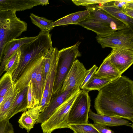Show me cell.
Masks as SVG:
<instances>
[{
  "label": "cell",
  "instance_id": "6da1fadb",
  "mask_svg": "<svg viewBox=\"0 0 133 133\" xmlns=\"http://www.w3.org/2000/svg\"><path fill=\"white\" fill-rule=\"evenodd\" d=\"M97 114L133 122V81L121 76L98 91L94 101Z\"/></svg>",
  "mask_w": 133,
  "mask_h": 133
},
{
  "label": "cell",
  "instance_id": "7a4b0ae2",
  "mask_svg": "<svg viewBox=\"0 0 133 133\" xmlns=\"http://www.w3.org/2000/svg\"><path fill=\"white\" fill-rule=\"evenodd\" d=\"M86 8L89 11V15L77 25L95 32L97 35H107L128 27L107 13L97 5H90Z\"/></svg>",
  "mask_w": 133,
  "mask_h": 133
},
{
  "label": "cell",
  "instance_id": "3957f363",
  "mask_svg": "<svg viewBox=\"0 0 133 133\" xmlns=\"http://www.w3.org/2000/svg\"><path fill=\"white\" fill-rule=\"evenodd\" d=\"M52 47L49 32L40 31L34 40L25 44L19 49L20 53L19 63L12 76L15 82L18 78L26 66L40 54Z\"/></svg>",
  "mask_w": 133,
  "mask_h": 133
},
{
  "label": "cell",
  "instance_id": "277c9868",
  "mask_svg": "<svg viewBox=\"0 0 133 133\" xmlns=\"http://www.w3.org/2000/svg\"><path fill=\"white\" fill-rule=\"evenodd\" d=\"M16 12L0 10V63L2 62L5 45L17 39L27 30V24L16 15Z\"/></svg>",
  "mask_w": 133,
  "mask_h": 133
},
{
  "label": "cell",
  "instance_id": "5b68a950",
  "mask_svg": "<svg viewBox=\"0 0 133 133\" xmlns=\"http://www.w3.org/2000/svg\"><path fill=\"white\" fill-rule=\"evenodd\" d=\"M80 91L73 93L67 98L55 110L49 118L41 124L43 133H51L57 129L69 128L68 123L69 113Z\"/></svg>",
  "mask_w": 133,
  "mask_h": 133
},
{
  "label": "cell",
  "instance_id": "8992f818",
  "mask_svg": "<svg viewBox=\"0 0 133 133\" xmlns=\"http://www.w3.org/2000/svg\"><path fill=\"white\" fill-rule=\"evenodd\" d=\"M80 42L59 50V60L57 73L54 86L53 94L58 93L61 89L64 80L76 58L81 56L79 50Z\"/></svg>",
  "mask_w": 133,
  "mask_h": 133
},
{
  "label": "cell",
  "instance_id": "52a82bcc",
  "mask_svg": "<svg viewBox=\"0 0 133 133\" xmlns=\"http://www.w3.org/2000/svg\"><path fill=\"white\" fill-rule=\"evenodd\" d=\"M96 41L102 48L133 50V31L128 27L105 35H97Z\"/></svg>",
  "mask_w": 133,
  "mask_h": 133
},
{
  "label": "cell",
  "instance_id": "ba28073f",
  "mask_svg": "<svg viewBox=\"0 0 133 133\" xmlns=\"http://www.w3.org/2000/svg\"><path fill=\"white\" fill-rule=\"evenodd\" d=\"M88 91L81 89L72 105L68 116V124L88 123L91 100Z\"/></svg>",
  "mask_w": 133,
  "mask_h": 133
},
{
  "label": "cell",
  "instance_id": "9c48e42d",
  "mask_svg": "<svg viewBox=\"0 0 133 133\" xmlns=\"http://www.w3.org/2000/svg\"><path fill=\"white\" fill-rule=\"evenodd\" d=\"M87 73L88 70L83 64L76 59L65 77L60 91L80 90V87Z\"/></svg>",
  "mask_w": 133,
  "mask_h": 133
},
{
  "label": "cell",
  "instance_id": "30bf717a",
  "mask_svg": "<svg viewBox=\"0 0 133 133\" xmlns=\"http://www.w3.org/2000/svg\"><path fill=\"white\" fill-rule=\"evenodd\" d=\"M46 51L40 53L31 62L18 78L14 82L15 87L19 92L28 87L31 80L33 84L34 83L40 66L44 61V54Z\"/></svg>",
  "mask_w": 133,
  "mask_h": 133
},
{
  "label": "cell",
  "instance_id": "8fae6325",
  "mask_svg": "<svg viewBox=\"0 0 133 133\" xmlns=\"http://www.w3.org/2000/svg\"><path fill=\"white\" fill-rule=\"evenodd\" d=\"M113 65L122 74L133 63V50L114 48L108 56Z\"/></svg>",
  "mask_w": 133,
  "mask_h": 133
},
{
  "label": "cell",
  "instance_id": "7c38bea8",
  "mask_svg": "<svg viewBox=\"0 0 133 133\" xmlns=\"http://www.w3.org/2000/svg\"><path fill=\"white\" fill-rule=\"evenodd\" d=\"M59 50L54 48L48 72L45 81L43 96L45 97L49 104L53 94L54 86L56 77L59 60Z\"/></svg>",
  "mask_w": 133,
  "mask_h": 133
},
{
  "label": "cell",
  "instance_id": "4fadbf2b",
  "mask_svg": "<svg viewBox=\"0 0 133 133\" xmlns=\"http://www.w3.org/2000/svg\"><path fill=\"white\" fill-rule=\"evenodd\" d=\"M46 4L45 0H0V10L21 11Z\"/></svg>",
  "mask_w": 133,
  "mask_h": 133
},
{
  "label": "cell",
  "instance_id": "5bb4252c",
  "mask_svg": "<svg viewBox=\"0 0 133 133\" xmlns=\"http://www.w3.org/2000/svg\"><path fill=\"white\" fill-rule=\"evenodd\" d=\"M78 91L70 90L63 92L59 91L57 93L53 94L48 107L43 112L40 113L36 124H42L46 121L67 98L73 93Z\"/></svg>",
  "mask_w": 133,
  "mask_h": 133
},
{
  "label": "cell",
  "instance_id": "9a60e30c",
  "mask_svg": "<svg viewBox=\"0 0 133 133\" xmlns=\"http://www.w3.org/2000/svg\"><path fill=\"white\" fill-rule=\"evenodd\" d=\"M36 37L35 36L17 38L7 43L4 49L3 58L0 66V76L4 72L6 65L12 55L23 45L31 42Z\"/></svg>",
  "mask_w": 133,
  "mask_h": 133
},
{
  "label": "cell",
  "instance_id": "2e32d148",
  "mask_svg": "<svg viewBox=\"0 0 133 133\" xmlns=\"http://www.w3.org/2000/svg\"><path fill=\"white\" fill-rule=\"evenodd\" d=\"M89 118L94 123L108 127L125 125L133 129V124L127 120L116 117L104 116L96 114L91 109L89 114Z\"/></svg>",
  "mask_w": 133,
  "mask_h": 133
},
{
  "label": "cell",
  "instance_id": "e0dca14e",
  "mask_svg": "<svg viewBox=\"0 0 133 133\" xmlns=\"http://www.w3.org/2000/svg\"><path fill=\"white\" fill-rule=\"evenodd\" d=\"M39 105L24 111L18 120L19 127L25 128L29 133L34 126L41 112Z\"/></svg>",
  "mask_w": 133,
  "mask_h": 133
},
{
  "label": "cell",
  "instance_id": "ac0fdd59",
  "mask_svg": "<svg viewBox=\"0 0 133 133\" xmlns=\"http://www.w3.org/2000/svg\"><path fill=\"white\" fill-rule=\"evenodd\" d=\"M112 1L101 4L99 6L107 13L120 21L133 31V18L125 15L120 8L114 4Z\"/></svg>",
  "mask_w": 133,
  "mask_h": 133
},
{
  "label": "cell",
  "instance_id": "d6986e66",
  "mask_svg": "<svg viewBox=\"0 0 133 133\" xmlns=\"http://www.w3.org/2000/svg\"><path fill=\"white\" fill-rule=\"evenodd\" d=\"M93 75L97 78L107 79L112 81L119 77L121 75L111 64L108 56L103 60Z\"/></svg>",
  "mask_w": 133,
  "mask_h": 133
},
{
  "label": "cell",
  "instance_id": "ffe728a7",
  "mask_svg": "<svg viewBox=\"0 0 133 133\" xmlns=\"http://www.w3.org/2000/svg\"><path fill=\"white\" fill-rule=\"evenodd\" d=\"M28 89L27 87L18 93L7 113L6 119L9 120L18 113L24 112L27 110Z\"/></svg>",
  "mask_w": 133,
  "mask_h": 133
},
{
  "label": "cell",
  "instance_id": "44dd1931",
  "mask_svg": "<svg viewBox=\"0 0 133 133\" xmlns=\"http://www.w3.org/2000/svg\"><path fill=\"white\" fill-rule=\"evenodd\" d=\"M89 14V11L87 9L70 14L53 22V27L71 24L77 25L83 21Z\"/></svg>",
  "mask_w": 133,
  "mask_h": 133
},
{
  "label": "cell",
  "instance_id": "7402d4cb",
  "mask_svg": "<svg viewBox=\"0 0 133 133\" xmlns=\"http://www.w3.org/2000/svg\"><path fill=\"white\" fill-rule=\"evenodd\" d=\"M44 61L45 60L40 66L34 83L36 96L39 104L43 96L45 86V81L44 72Z\"/></svg>",
  "mask_w": 133,
  "mask_h": 133
},
{
  "label": "cell",
  "instance_id": "603a6c76",
  "mask_svg": "<svg viewBox=\"0 0 133 133\" xmlns=\"http://www.w3.org/2000/svg\"><path fill=\"white\" fill-rule=\"evenodd\" d=\"M19 92L14 85L9 94L0 104V120L6 119L7 113Z\"/></svg>",
  "mask_w": 133,
  "mask_h": 133
},
{
  "label": "cell",
  "instance_id": "cb8c5ba5",
  "mask_svg": "<svg viewBox=\"0 0 133 133\" xmlns=\"http://www.w3.org/2000/svg\"><path fill=\"white\" fill-rule=\"evenodd\" d=\"M111 81L107 79L97 78L93 74L82 90L88 92L94 90L99 91Z\"/></svg>",
  "mask_w": 133,
  "mask_h": 133
},
{
  "label": "cell",
  "instance_id": "d4e9b609",
  "mask_svg": "<svg viewBox=\"0 0 133 133\" xmlns=\"http://www.w3.org/2000/svg\"><path fill=\"white\" fill-rule=\"evenodd\" d=\"M30 17L32 23L38 27L42 32H50L53 28V22L45 18L31 13Z\"/></svg>",
  "mask_w": 133,
  "mask_h": 133
},
{
  "label": "cell",
  "instance_id": "484cf974",
  "mask_svg": "<svg viewBox=\"0 0 133 133\" xmlns=\"http://www.w3.org/2000/svg\"><path fill=\"white\" fill-rule=\"evenodd\" d=\"M14 84L12 75L6 72L0 79V97L5 96Z\"/></svg>",
  "mask_w": 133,
  "mask_h": 133
},
{
  "label": "cell",
  "instance_id": "4316f807",
  "mask_svg": "<svg viewBox=\"0 0 133 133\" xmlns=\"http://www.w3.org/2000/svg\"><path fill=\"white\" fill-rule=\"evenodd\" d=\"M69 128L74 133H101L92 124H69Z\"/></svg>",
  "mask_w": 133,
  "mask_h": 133
},
{
  "label": "cell",
  "instance_id": "83f0119b",
  "mask_svg": "<svg viewBox=\"0 0 133 133\" xmlns=\"http://www.w3.org/2000/svg\"><path fill=\"white\" fill-rule=\"evenodd\" d=\"M20 53L19 50L11 56L6 65L4 71L11 75L18 67L20 62Z\"/></svg>",
  "mask_w": 133,
  "mask_h": 133
},
{
  "label": "cell",
  "instance_id": "f1b7e54d",
  "mask_svg": "<svg viewBox=\"0 0 133 133\" xmlns=\"http://www.w3.org/2000/svg\"><path fill=\"white\" fill-rule=\"evenodd\" d=\"M27 93L28 109L33 108L39 105L36 96L34 88V84L31 80L28 85Z\"/></svg>",
  "mask_w": 133,
  "mask_h": 133
},
{
  "label": "cell",
  "instance_id": "f546056e",
  "mask_svg": "<svg viewBox=\"0 0 133 133\" xmlns=\"http://www.w3.org/2000/svg\"><path fill=\"white\" fill-rule=\"evenodd\" d=\"M111 0H73L72 1L76 5L87 7L92 4H103L111 1Z\"/></svg>",
  "mask_w": 133,
  "mask_h": 133
},
{
  "label": "cell",
  "instance_id": "4dcf8cb0",
  "mask_svg": "<svg viewBox=\"0 0 133 133\" xmlns=\"http://www.w3.org/2000/svg\"><path fill=\"white\" fill-rule=\"evenodd\" d=\"M97 68L98 67L96 65H94L91 68L88 70L87 74L80 87L81 89H82L87 82L96 71Z\"/></svg>",
  "mask_w": 133,
  "mask_h": 133
},
{
  "label": "cell",
  "instance_id": "1f68e13d",
  "mask_svg": "<svg viewBox=\"0 0 133 133\" xmlns=\"http://www.w3.org/2000/svg\"><path fill=\"white\" fill-rule=\"evenodd\" d=\"M92 124L101 133H114V132L108 127L95 123Z\"/></svg>",
  "mask_w": 133,
  "mask_h": 133
},
{
  "label": "cell",
  "instance_id": "d6a6232c",
  "mask_svg": "<svg viewBox=\"0 0 133 133\" xmlns=\"http://www.w3.org/2000/svg\"><path fill=\"white\" fill-rule=\"evenodd\" d=\"M120 8L122 11L125 15L133 18V8L129 7L127 4Z\"/></svg>",
  "mask_w": 133,
  "mask_h": 133
},
{
  "label": "cell",
  "instance_id": "836d02e7",
  "mask_svg": "<svg viewBox=\"0 0 133 133\" xmlns=\"http://www.w3.org/2000/svg\"><path fill=\"white\" fill-rule=\"evenodd\" d=\"M133 1L132 0H113L114 4L116 6L121 8L123 6L127 5V3L131 2Z\"/></svg>",
  "mask_w": 133,
  "mask_h": 133
}]
</instances>
